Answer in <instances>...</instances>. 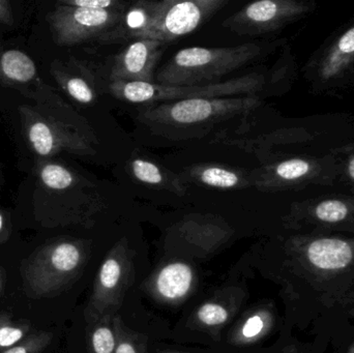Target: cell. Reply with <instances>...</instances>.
<instances>
[{
  "instance_id": "cell-26",
  "label": "cell",
  "mask_w": 354,
  "mask_h": 353,
  "mask_svg": "<svg viewBox=\"0 0 354 353\" xmlns=\"http://www.w3.org/2000/svg\"><path fill=\"white\" fill-rule=\"evenodd\" d=\"M22 330L14 327H2L0 329V347H12L22 339Z\"/></svg>"
},
{
  "instance_id": "cell-4",
  "label": "cell",
  "mask_w": 354,
  "mask_h": 353,
  "mask_svg": "<svg viewBox=\"0 0 354 353\" xmlns=\"http://www.w3.org/2000/svg\"><path fill=\"white\" fill-rule=\"evenodd\" d=\"M134 280V252L128 240L122 238L112 247L97 271L85 309L87 323L91 325L103 317L118 314Z\"/></svg>"
},
{
  "instance_id": "cell-9",
  "label": "cell",
  "mask_w": 354,
  "mask_h": 353,
  "mask_svg": "<svg viewBox=\"0 0 354 353\" xmlns=\"http://www.w3.org/2000/svg\"><path fill=\"white\" fill-rule=\"evenodd\" d=\"M166 44L151 39H136L113 57L109 83H155L156 68Z\"/></svg>"
},
{
  "instance_id": "cell-22",
  "label": "cell",
  "mask_w": 354,
  "mask_h": 353,
  "mask_svg": "<svg viewBox=\"0 0 354 353\" xmlns=\"http://www.w3.org/2000/svg\"><path fill=\"white\" fill-rule=\"evenodd\" d=\"M41 178L43 184L51 190L64 191L76 184L74 174L64 166L48 164L41 169Z\"/></svg>"
},
{
  "instance_id": "cell-11",
  "label": "cell",
  "mask_w": 354,
  "mask_h": 353,
  "mask_svg": "<svg viewBox=\"0 0 354 353\" xmlns=\"http://www.w3.org/2000/svg\"><path fill=\"white\" fill-rule=\"evenodd\" d=\"M165 0H139L127 8L118 24L97 39L103 45L126 43L142 39L155 25Z\"/></svg>"
},
{
  "instance_id": "cell-24",
  "label": "cell",
  "mask_w": 354,
  "mask_h": 353,
  "mask_svg": "<svg viewBox=\"0 0 354 353\" xmlns=\"http://www.w3.org/2000/svg\"><path fill=\"white\" fill-rule=\"evenodd\" d=\"M66 93L81 104H91L95 99V90L85 79L72 77L64 81Z\"/></svg>"
},
{
  "instance_id": "cell-1",
  "label": "cell",
  "mask_w": 354,
  "mask_h": 353,
  "mask_svg": "<svg viewBox=\"0 0 354 353\" xmlns=\"http://www.w3.org/2000/svg\"><path fill=\"white\" fill-rule=\"evenodd\" d=\"M260 103L256 95L185 99L147 106L139 113L138 120L153 134L171 140H183L194 138L221 122L247 114Z\"/></svg>"
},
{
  "instance_id": "cell-5",
  "label": "cell",
  "mask_w": 354,
  "mask_h": 353,
  "mask_svg": "<svg viewBox=\"0 0 354 353\" xmlns=\"http://www.w3.org/2000/svg\"><path fill=\"white\" fill-rule=\"evenodd\" d=\"M86 260V250L80 242L51 245L35 257L29 267V287L39 296L59 292L78 278Z\"/></svg>"
},
{
  "instance_id": "cell-8",
  "label": "cell",
  "mask_w": 354,
  "mask_h": 353,
  "mask_svg": "<svg viewBox=\"0 0 354 353\" xmlns=\"http://www.w3.org/2000/svg\"><path fill=\"white\" fill-rule=\"evenodd\" d=\"M309 10L310 6L306 2L260 0L243 6L223 25L237 35H264L279 30Z\"/></svg>"
},
{
  "instance_id": "cell-12",
  "label": "cell",
  "mask_w": 354,
  "mask_h": 353,
  "mask_svg": "<svg viewBox=\"0 0 354 353\" xmlns=\"http://www.w3.org/2000/svg\"><path fill=\"white\" fill-rule=\"evenodd\" d=\"M245 294L237 288H226L198 307L189 318L192 329L216 336L236 314Z\"/></svg>"
},
{
  "instance_id": "cell-28",
  "label": "cell",
  "mask_w": 354,
  "mask_h": 353,
  "mask_svg": "<svg viewBox=\"0 0 354 353\" xmlns=\"http://www.w3.org/2000/svg\"><path fill=\"white\" fill-rule=\"evenodd\" d=\"M347 171H348V175L351 176V180H354V157L351 158L348 161Z\"/></svg>"
},
{
  "instance_id": "cell-19",
  "label": "cell",
  "mask_w": 354,
  "mask_h": 353,
  "mask_svg": "<svg viewBox=\"0 0 354 353\" xmlns=\"http://www.w3.org/2000/svg\"><path fill=\"white\" fill-rule=\"evenodd\" d=\"M89 353H115L114 316H106L88 325Z\"/></svg>"
},
{
  "instance_id": "cell-20",
  "label": "cell",
  "mask_w": 354,
  "mask_h": 353,
  "mask_svg": "<svg viewBox=\"0 0 354 353\" xmlns=\"http://www.w3.org/2000/svg\"><path fill=\"white\" fill-rule=\"evenodd\" d=\"M0 68L6 78L28 82L35 76V64L29 56L18 50H10L1 56Z\"/></svg>"
},
{
  "instance_id": "cell-30",
  "label": "cell",
  "mask_w": 354,
  "mask_h": 353,
  "mask_svg": "<svg viewBox=\"0 0 354 353\" xmlns=\"http://www.w3.org/2000/svg\"><path fill=\"white\" fill-rule=\"evenodd\" d=\"M347 353H354V344L348 350H347Z\"/></svg>"
},
{
  "instance_id": "cell-23",
  "label": "cell",
  "mask_w": 354,
  "mask_h": 353,
  "mask_svg": "<svg viewBox=\"0 0 354 353\" xmlns=\"http://www.w3.org/2000/svg\"><path fill=\"white\" fill-rule=\"evenodd\" d=\"M349 215L346 203L338 199H328L318 203L314 209L316 219L324 223L335 224L344 221Z\"/></svg>"
},
{
  "instance_id": "cell-6",
  "label": "cell",
  "mask_w": 354,
  "mask_h": 353,
  "mask_svg": "<svg viewBox=\"0 0 354 353\" xmlns=\"http://www.w3.org/2000/svg\"><path fill=\"white\" fill-rule=\"evenodd\" d=\"M131 3L122 1L113 8H86L62 2V6L51 17L56 39L64 45L97 39L118 24Z\"/></svg>"
},
{
  "instance_id": "cell-15",
  "label": "cell",
  "mask_w": 354,
  "mask_h": 353,
  "mask_svg": "<svg viewBox=\"0 0 354 353\" xmlns=\"http://www.w3.org/2000/svg\"><path fill=\"white\" fill-rule=\"evenodd\" d=\"M354 64V25L342 33L322 58L318 75L322 81L335 80Z\"/></svg>"
},
{
  "instance_id": "cell-31",
  "label": "cell",
  "mask_w": 354,
  "mask_h": 353,
  "mask_svg": "<svg viewBox=\"0 0 354 353\" xmlns=\"http://www.w3.org/2000/svg\"><path fill=\"white\" fill-rule=\"evenodd\" d=\"M2 227V217L1 215H0V230H1Z\"/></svg>"
},
{
  "instance_id": "cell-18",
  "label": "cell",
  "mask_w": 354,
  "mask_h": 353,
  "mask_svg": "<svg viewBox=\"0 0 354 353\" xmlns=\"http://www.w3.org/2000/svg\"><path fill=\"white\" fill-rule=\"evenodd\" d=\"M130 168L133 176L138 182L149 184V186L172 191L181 196L185 194L187 188H185L180 176L167 171L153 162L145 159H135L131 162Z\"/></svg>"
},
{
  "instance_id": "cell-16",
  "label": "cell",
  "mask_w": 354,
  "mask_h": 353,
  "mask_svg": "<svg viewBox=\"0 0 354 353\" xmlns=\"http://www.w3.org/2000/svg\"><path fill=\"white\" fill-rule=\"evenodd\" d=\"M187 176L194 182L222 190L247 188L252 184L248 180L247 174L241 170L214 164L192 166L187 171Z\"/></svg>"
},
{
  "instance_id": "cell-7",
  "label": "cell",
  "mask_w": 354,
  "mask_h": 353,
  "mask_svg": "<svg viewBox=\"0 0 354 353\" xmlns=\"http://www.w3.org/2000/svg\"><path fill=\"white\" fill-rule=\"evenodd\" d=\"M227 4V0H165L155 25L142 39L167 45L199 28Z\"/></svg>"
},
{
  "instance_id": "cell-27",
  "label": "cell",
  "mask_w": 354,
  "mask_h": 353,
  "mask_svg": "<svg viewBox=\"0 0 354 353\" xmlns=\"http://www.w3.org/2000/svg\"><path fill=\"white\" fill-rule=\"evenodd\" d=\"M29 352H30V347L28 345H19L14 346L3 353H29Z\"/></svg>"
},
{
  "instance_id": "cell-14",
  "label": "cell",
  "mask_w": 354,
  "mask_h": 353,
  "mask_svg": "<svg viewBox=\"0 0 354 353\" xmlns=\"http://www.w3.org/2000/svg\"><path fill=\"white\" fill-rule=\"evenodd\" d=\"M314 170L313 164L307 160L290 159L268 166L253 175L252 184L261 190H274L301 182Z\"/></svg>"
},
{
  "instance_id": "cell-2",
  "label": "cell",
  "mask_w": 354,
  "mask_h": 353,
  "mask_svg": "<svg viewBox=\"0 0 354 353\" xmlns=\"http://www.w3.org/2000/svg\"><path fill=\"white\" fill-rule=\"evenodd\" d=\"M262 51L261 46L252 43L227 48H187L156 72L155 83L167 86L214 84L259 57Z\"/></svg>"
},
{
  "instance_id": "cell-17",
  "label": "cell",
  "mask_w": 354,
  "mask_h": 353,
  "mask_svg": "<svg viewBox=\"0 0 354 353\" xmlns=\"http://www.w3.org/2000/svg\"><path fill=\"white\" fill-rule=\"evenodd\" d=\"M274 323V315L266 307H259L251 311L231 332L230 343L236 346H247L256 343L264 337Z\"/></svg>"
},
{
  "instance_id": "cell-29",
  "label": "cell",
  "mask_w": 354,
  "mask_h": 353,
  "mask_svg": "<svg viewBox=\"0 0 354 353\" xmlns=\"http://www.w3.org/2000/svg\"><path fill=\"white\" fill-rule=\"evenodd\" d=\"M3 4L6 3H4V2L0 1V17H2L3 16V15H6V10H4V8H2V6H3Z\"/></svg>"
},
{
  "instance_id": "cell-21",
  "label": "cell",
  "mask_w": 354,
  "mask_h": 353,
  "mask_svg": "<svg viewBox=\"0 0 354 353\" xmlns=\"http://www.w3.org/2000/svg\"><path fill=\"white\" fill-rule=\"evenodd\" d=\"M115 353H147V337L127 327L120 313L114 315Z\"/></svg>"
},
{
  "instance_id": "cell-10",
  "label": "cell",
  "mask_w": 354,
  "mask_h": 353,
  "mask_svg": "<svg viewBox=\"0 0 354 353\" xmlns=\"http://www.w3.org/2000/svg\"><path fill=\"white\" fill-rule=\"evenodd\" d=\"M195 269L185 261H170L162 265L147 280V292L158 302L177 305L187 300L196 287Z\"/></svg>"
},
{
  "instance_id": "cell-3",
  "label": "cell",
  "mask_w": 354,
  "mask_h": 353,
  "mask_svg": "<svg viewBox=\"0 0 354 353\" xmlns=\"http://www.w3.org/2000/svg\"><path fill=\"white\" fill-rule=\"evenodd\" d=\"M264 83L263 76L251 74L226 82L197 86H167L142 82L108 83L107 91L127 103L158 105L193 99L251 97L261 90Z\"/></svg>"
},
{
  "instance_id": "cell-25",
  "label": "cell",
  "mask_w": 354,
  "mask_h": 353,
  "mask_svg": "<svg viewBox=\"0 0 354 353\" xmlns=\"http://www.w3.org/2000/svg\"><path fill=\"white\" fill-rule=\"evenodd\" d=\"M66 6L86 8H113L120 6V0H66L62 1Z\"/></svg>"
},
{
  "instance_id": "cell-13",
  "label": "cell",
  "mask_w": 354,
  "mask_h": 353,
  "mask_svg": "<svg viewBox=\"0 0 354 353\" xmlns=\"http://www.w3.org/2000/svg\"><path fill=\"white\" fill-rule=\"evenodd\" d=\"M307 260L316 269L338 271L348 267L354 259V248L346 240L320 238L308 244Z\"/></svg>"
}]
</instances>
